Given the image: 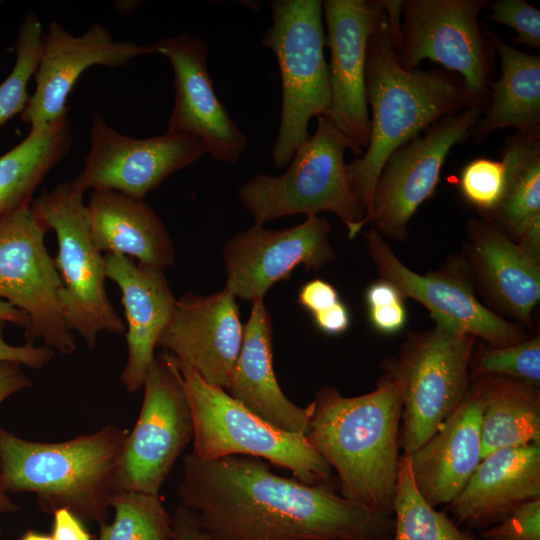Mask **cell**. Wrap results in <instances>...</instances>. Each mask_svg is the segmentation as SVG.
I'll list each match as a JSON object with an SVG mask.
<instances>
[{
  "label": "cell",
  "instance_id": "31",
  "mask_svg": "<svg viewBox=\"0 0 540 540\" xmlns=\"http://www.w3.org/2000/svg\"><path fill=\"white\" fill-rule=\"evenodd\" d=\"M391 540H476L445 513L430 506L418 492L411 474L409 455L399 459Z\"/></svg>",
  "mask_w": 540,
  "mask_h": 540
},
{
  "label": "cell",
  "instance_id": "7",
  "mask_svg": "<svg viewBox=\"0 0 540 540\" xmlns=\"http://www.w3.org/2000/svg\"><path fill=\"white\" fill-rule=\"evenodd\" d=\"M269 6L272 23L262 34L261 45L274 53L282 83L280 124L271 158L276 168H284L309 139V121L328 114L329 70L322 1L274 0Z\"/></svg>",
  "mask_w": 540,
  "mask_h": 540
},
{
  "label": "cell",
  "instance_id": "39",
  "mask_svg": "<svg viewBox=\"0 0 540 540\" xmlns=\"http://www.w3.org/2000/svg\"><path fill=\"white\" fill-rule=\"evenodd\" d=\"M297 301L301 307L314 315L330 308L340 301V298L332 284L321 279H314L301 287Z\"/></svg>",
  "mask_w": 540,
  "mask_h": 540
},
{
  "label": "cell",
  "instance_id": "11",
  "mask_svg": "<svg viewBox=\"0 0 540 540\" xmlns=\"http://www.w3.org/2000/svg\"><path fill=\"white\" fill-rule=\"evenodd\" d=\"M485 0H406L395 53L406 70L429 59L457 72L474 103L487 106L493 45L478 16Z\"/></svg>",
  "mask_w": 540,
  "mask_h": 540
},
{
  "label": "cell",
  "instance_id": "15",
  "mask_svg": "<svg viewBox=\"0 0 540 540\" xmlns=\"http://www.w3.org/2000/svg\"><path fill=\"white\" fill-rule=\"evenodd\" d=\"M207 153L197 138L167 134L129 137L111 128L95 113L90 129V150L74 182L86 190H112L142 199L167 177Z\"/></svg>",
  "mask_w": 540,
  "mask_h": 540
},
{
  "label": "cell",
  "instance_id": "14",
  "mask_svg": "<svg viewBox=\"0 0 540 540\" xmlns=\"http://www.w3.org/2000/svg\"><path fill=\"white\" fill-rule=\"evenodd\" d=\"M330 50V108L326 117L360 157L370 135L366 95V58L371 36L386 21L380 1H322Z\"/></svg>",
  "mask_w": 540,
  "mask_h": 540
},
{
  "label": "cell",
  "instance_id": "42",
  "mask_svg": "<svg viewBox=\"0 0 540 540\" xmlns=\"http://www.w3.org/2000/svg\"><path fill=\"white\" fill-rule=\"evenodd\" d=\"M54 540H93L82 525V521L68 509H58L53 513Z\"/></svg>",
  "mask_w": 540,
  "mask_h": 540
},
{
  "label": "cell",
  "instance_id": "28",
  "mask_svg": "<svg viewBox=\"0 0 540 540\" xmlns=\"http://www.w3.org/2000/svg\"><path fill=\"white\" fill-rule=\"evenodd\" d=\"M501 154L506 187L490 216L513 233L518 244L540 256V130L516 132Z\"/></svg>",
  "mask_w": 540,
  "mask_h": 540
},
{
  "label": "cell",
  "instance_id": "41",
  "mask_svg": "<svg viewBox=\"0 0 540 540\" xmlns=\"http://www.w3.org/2000/svg\"><path fill=\"white\" fill-rule=\"evenodd\" d=\"M316 327L328 335L344 333L350 326V313L340 300L330 308L312 315Z\"/></svg>",
  "mask_w": 540,
  "mask_h": 540
},
{
  "label": "cell",
  "instance_id": "43",
  "mask_svg": "<svg viewBox=\"0 0 540 540\" xmlns=\"http://www.w3.org/2000/svg\"><path fill=\"white\" fill-rule=\"evenodd\" d=\"M21 366L15 362H0V404L10 395L32 386Z\"/></svg>",
  "mask_w": 540,
  "mask_h": 540
},
{
  "label": "cell",
  "instance_id": "34",
  "mask_svg": "<svg viewBox=\"0 0 540 540\" xmlns=\"http://www.w3.org/2000/svg\"><path fill=\"white\" fill-rule=\"evenodd\" d=\"M470 379L481 376H503L535 386L540 383V338L491 347L482 344L469 366Z\"/></svg>",
  "mask_w": 540,
  "mask_h": 540
},
{
  "label": "cell",
  "instance_id": "10",
  "mask_svg": "<svg viewBox=\"0 0 540 540\" xmlns=\"http://www.w3.org/2000/svg\"><path fill=\"white\" fill-rule=\"evenodd\" d=\"M141 409L119 456L114 492L159 496L177 459L193 440L194 424L174 357L155 355L144 385Z\"/></svg>",
  "mask_w": 540,
  "mask_h": 540
},
{
  "label": "cell",
  "instance_id": "33",
  "mask_svg": "<svg viewBox=\"0 0 540 540\" xmlns=\"http://www.w3.org/2000/svg\"><path fill=\"white\" fill-rule=\"evenodd\" d=\"M43 29L34 12L22 19L16 39V61L12 71L0 84V126L22 113L30 96L27 86L35 75L42 51Z\"/></svg>",
  "mask_w": 540,
  "mask_h": 540
},
{
  "label": "cell",
  "instance_id": "6",
  "mask_svg": "<svg viewBox=\"0 0 540 540\" xmlns=\"http://www.w3.org/2000/svg\"><path fill=\"white\" fill-rule=\"evenodd\" d=\"M175 359V358H174ZM182 376L193 424V451L202 460L251 456L292 472L308 485H328L332 468L305 433H291L263 420L225 389L205 382L175 359Z\"/></svg>",
  "mask_w": 540,
  "mask_h": 540
},
{
  "label": "cell",
  "instance_id": "44",
  "mask_svg": "<svg viewBox=\"0 0 540 540\" xmlns=\"http://www.w3.org/2000/svg\"><path fill=\"white\" fill-rule=\"evenodd\" d=\"M172 526V540H212L196 524L192 513L182 505H179L174 511Z\"/></svg>",
  "mask_w": 540,
  "mask_h": 540
},
{
  "label": "cell",
  "instance_id": "50",
  "mask_svg": "<svg viewBox=\"0 0 540 540\" xmlns=\"http://www.w3.org/2000/svg\"><path fill=\"white\" fill-rule=\"evenodd\" d=\"M387 540H391V538H390V539H387Z\"/></svg>",
  "mask_w": 540,
  "mask_h": 540
},
{
  "label": "cell",
  "instance_id": "40",
  "mask_svg": "<svg viewBox=\"0 0 540 540\" xmlns=\"http://www.w3.org/2000/svg\"><path fill=\"white\" fill-rule=\"evenodd\" d=\"M368 315L374 329L383 334L399 332L407 320L404 301L383 307L369 308Z\"/></svg>",
  "mask_w": 540,
  "mask_h": 540
},
{
  "label": "cell",
  "instance_id": "25",
  "mask_svg": "<svg viewBox=\"0 0 540 540\" xmlns=\"http://www.w3.org/2000/svg\"><path fill=\"white\" fill-rule=\"evenodd\" d=\"M90 233L105 254H119L164 271L175 262L171 236L142 199L112 190H92L86 204Z\"/></svg>",
  "mask_w": 540,
  "mask_h": 540
},
{
  "label": "cell",
  "instance_id": "48",
  "mask_svg": "<svg viewBox=\"0 0 540 540\" xmlns=\"http://www.w3.org/2000/svg\"><path fill=\"white\" fill-rule=\"evenodd\" d=\"M20 540H54L52 535L41 534L38 532L27 531Z\"/></svg>",
  "mask_w": 540,
  "mask_h": 540
},
{
  "label": "cell",
  "instance_id": "4",
  "mask_svg": "<svg viewBox=\"0 0 540 540\" xmlns=\"http://www.w3.org/2000/svg\"><path fill=\"white\" fill-rule=\"evenodd\" d=\"M128 431L109 423L62 442L29 441L0 426V475L7 492H30L46 513L68 509L107 523L116 465Z\"/></svg>",
  "mask_w": 540,
  "mask_h": 540
},
{
  "label": "cell",
  "instance_id": "18",
  "mask_svg": "<svg viewBox=\"0 0 540 540\" xmlns=\"http://www.w3.org/2000/svg\"><path fill=\"white\" fill-rule=\"evenodd\" d=\"M365 239L367 252L381 279L395 286L404 300L410 298L421 303L433 320L446 321L481 338L491 347H505L526 340L516 324L482 305L460 274L451 270L418 274L398 259L375 228L365 233Z\"/></svg>",
  "mask_w": 540,
  "mask_h": 540
},
{
  "label": "cell",
  "instance_id": "51",
  "mask_svg": "<svg viewBox=\"0 0 540 540\" xmlns=\"http://www.w3.org/2000/svg\"><path fill=\"white\" fill-rule=\"evenodd\" d=\"M0 3H2V1H0Z\"/></svg>",
  "mask_w": 540,
  "mask_h": 540
},
{
  "label": "cell",
  "instance_id": "19",
  "mask_svg": "<svg viewBox=\"0 0 540 540\" xmlns=\"http://www.w3.org/2000/svg\"><path fill=\"white\" fill-rule=\"evenodd\" d=\"M146 54H153L150 45L115 41L104 25L92 24L83 34L74 36L59 23L51 22L42 35L36 86L21 113L22 121L31 128L67 117L69 94L85 70L94 65L117 68Z\"/></svg>",
  "mask_w": 540,
  "mask_h": 540
},
{
  "label": "cell",
  "instance_id": "23",
  "mask_svg": "<svg viewBox=\"0 0 540 540\" xmlns=\"http://www.w3.org/2000/svg\"><path fill=\"white\" fill-rule=\"evenodd\" d=\"M540 498V444L501 448L482 458L448 505L456 524L486 529Z\"/></svg>",
  "mask_w": 540,
  "mask_h": 540
},
{
  "label": "cell",
  "instance_id": "46",
  "mask_svg": "<svg viewBox=\"0 0 540 540\" xmlns=\"http://www.w3.org/2000/svg\"><path fill=\"white\" fill-rule=\"evenodd\" d=\"M0 321L20 326L24 329L28 325L27 315L3 300H0Z\"/></svg>",
  "mask_w": 540,
  "mask_h": 540
},
{
  "label": "cell",
  "instance_id": "20",
  "mask_svg": "<svg viewBox=\"0 0 540 540\" xmlns=\"http://www.w3.org/2000/svg\"><path fill=\"white\" fill-rule=\"evenodd\" d=\"M236 299L226 289L207 296L185 293L176 299L157 347L225 389L244 336Z\"/></svg>",
  "mask_w": 540,
  "mask_h": 540
},
{
  "label": "cell",
  "instance_id": "24",
  "mask_svg": "<svg viewBox=\"0 0 540 540\" xmlns=\"http://www.w3.org/2000/svg\"><path fill=\"white\" fill-rule=\"evenodd\" d=\"M225 390L273 426L306 434L314 403L300 407L291 402L279 386L273 367L272 319L263 300L252 303L242 346Z\"/></svg>",
  "mask_w": 540,
  "mask_h": 540
},
{
  "label": "cell",
  "instance_id": "3",
  "mask_svg": "<svg viewBox=\"0 0 540 540\" xmlns=\"http://www.w3.org/2000/svg\"><path fill=\"white\" fill-rule=\"evenodd\" d=\"M366 95L371 109L368 146L346 164V170L351 189L365 208L367 224L375 186L389 156L444 116L477 103L451 72L403 68L388 19L369 40Z\"/></svg>",
  "mask_w": 540,
  "mask_h": 540
},
{
  "label": "cell",
  "instance_id": "5",
  "mask_svg": "<svg viewBox=\"0 0 540 540\" xmlns=\"http://www.w3.org/2000/svg\"><path fill=\"white\" fill-rule=\"evenodd\" d=\"M317 120L315 133L296 150L284 174L259 172L238 189V197L257 224L328 211L343 221L353 239L366 225V211L348 180V147L326 116Z\"/></svg>",
  "mask_w": 540,
  "mask_h": 540
},
{
  "label": "cell",
  "instance_id": "16",
  "mask_svg": "<svg viewBox=\"0 0 540 540\" xmlns=\"http://www.w3.org/2000/svg\"><path fill=\"white\" fill-rule=\"evenodd\" d=\"M330 230L328 220L316 215L288 228L273 230L255 223L235 234L223 248L224 289L253 303L300 265L307 271L320 270L336 258Z\"/></svg>",
  "mask_w": 540,
  "mask_h": 540
},
{
  "label": "cell",
  "instance_id": "1",
  "mask_svg": "<svg viewBox=\"0 0 540 540\" xmlns=\"http://www.w3.org/2000/svg\"><path fill=\"white\" fill-rule=\"evenodd\" d=\"M177 489L212 540H387L393 514L355 504L328 485L274 473L251 456L183 458Z\"/></svg>",
  "mask_w": 540,
  "mask_h": 540
},
{
  "label": "cell",
  "instance_id": "2",
  "mask_svg": "<svg viewBox=\"0 0 540 540\" xmlns=\"http://www.w3.org/2000/svg\"><path fill=\"white\" fill-rule=\"evenodd\" d=\"M313 403L306 438L336 471L339 495L393 514L401 455L400 383L384 373L374 390L354 397L326 386Z\"/></svg>",
  "mask_w": 540,
  "mask_h": 540
},
{
  "label": "cell",
  "instance_id": "17",
  "mask_svg": "<svg viewBox=\"0 0 540 540\" xmlns=\"http://www.w3.org/2000/svg\"><path fill=\"white\" fill-rule=\"evenodd\" d=\"M150 47L170 62L174 73L175 100L165 133L195 137L213 159L236 163L247 139L216 95L207 66L208 44L182 33Z\"/></svg>",
  "mask_w": 540,
  "mask_h": 540
},
{
  "label": "cell",
  "instance_id": "35",
  "mask_svg": "<svg viewBox=\"0 0 540 540\" xmlns=\"http://www.w3.org/2000/svg\"><path fill=\"white\" fill-rule=\"evenodd\" d=\"M506 187L503 162L476 158L468 162L459 176L463 198L479 211L491 215L500 205Z\"/></svg>",
  "mask_w": 540,
  "mask_h": 540
},
{
  "label": "cell",
  "instance_id": "29",
  "mask_svg": "<svg viewBox=\"0 0 540 540\" xmlns=\"http://www.w3.org/2000/svg\"><path fill=\"white\" fill-rule=\"evenodd\" d=\"M470 380L482 402V458L501 448L540 444L539 386L503 376Z\"/></svg>",
  "mask_w": 540,
  "mask_h": 540
},
{
  "label": "cell",
  "instance_id": "13",
  "mask_svg": "<svg viewBox=\"0 0 540 540\" xmlns=\"http://www.w3.org/2000/svg\"><path fill=\"white\" fill-rule=\"evenodd\" d=\"M485 110L469 104L430 126L397 148L378 177L368 222L385 237L403 241L417 209L429 199L440 180L445 159L458 143L464 142Z\"/></svg>",
  "mask_w": 540,
  "mask_h": 540
},
{
  "label": "cell",
  "instance_id": "9",
  "mask_svg": "<svg viewBox=\"0 0 540 540\" xmlns=\"http://www.w3.org/2000/svg\"><path fill=\"white\" fill-rule=\"evenodd\" d=\"M31 208L44 228L56 235L58 250L53 259L67 328L91 349L102 332L125 333V323L107 294L105 257L90 233L84 191L74 180L66 181L43 192Z\"/></svg>",
  "mask_w": 540,
  "mask_h": 540
},
{
  "label": "cell",
  "instance_id": "27",
  "mask_svg": "<svg viewBox=\"0 0 540 540\" xmlns=\"http://www.w3.org/2000/svg\"><path fill=\"white\" fill-rule=\"evenodd\" d=\"M500 58L499 78L490 84V104L469 136L481 142L502 128L540 130V57L508 44L486 29Z\"/></svg>",
  "mask_w": 540,
  "mask_h": 540
},
{
  "label": "cell",
  "instance_id": "45",
  "mask_svg": "<svg viewBox=\"0 0 540 540\" xmlns=\"http://www.w3.org/2000/svg\"><path fill=\"white\" fill-rule=\"evenodd\" d=\"M365 300L369 309L402 302L404 298L395 286L381 279L367 288Z\"/></svg>",
  "mask_w": 540,
  "mask_h": 540
},
{
  "label": "cell",
  "instance_id": "21",
  "mask_svg": "<svg viewBox=\"0 0 540 540\" xmlns=\"http://www.w3.org/2000/svg\"><path fill=\"white\" fill-rule=\"evenodd\" d=\"M106 277L121 292L125 312L127 360L120 374L125 389L143 388L155 358L158 339L167 326L176 302L164 271L138 264L119 255L105 254Z\"/></svg>",
  "mask_w": 540,
  "mask_h": 540
},
{
  "label": "cell",
  "instance_id": "38",
  "mask_svg": "<svg viewBox=\"0 0 540 540\" xmlns=\"http://www.w3.org/2000/svg\"><path fill=\"white\" fill-rule=\"evenodd\" d=\"M7 323L0 321V362H15L33 369L45 367L55 356V351L45 345L25 343L11 345L3 337Z\"/></svg>",
  "mask_w": 540,
  "mask_h": 540
},
{
  "label": "cell",
  "instance_id": "8",
  "mask_svg": "<svg viewBox=\"0 0 540 540\" xmlns=\"http://www.w3.org/2000/svg\"><path fill=\"white\" fill-rule=\"evenodd\" d=\"M410 333L398 355L381 367L402 389L399 446L411 454L455 411L470 386L469 366L476 337L446 321Z\"/></svg>",
  "mask_w": 540,
  "mask_h": 540
},
{
  "label": "cell",
  "instance_id": "49",
  "mask_svg": "<svg viewBox=\"0 0 540 540\" xmlns=\"http://www.w3.org/2000/svg\"><path fill=\"white\" fill-rule=\"evenodd\" d=\"M1 533H2V530H1V528H0V538H1Z\"/></svg>",
  "mask_w": 540,
  "mask_h": 540
},
{
  "label": "cell",
  "instance_id": "32",
  "mask_svg": "<svg viewBox=\"0 0 540 540\" xmlns=\"http://www.w3.org/2000/svg\"><path fill=\"white\" fill-rule=\"evenodd\" d=\"M114 517L100 526L96 540H172V516L159 496L134 491L114 492Z\"/></svg>",
  "mask_w": 540,
  "mask_h": 540
},
{
  "label": "cell",
  "instance_id": "47",
  "mask_svg": "<svg viewBox=\"0 0 540 540\" xmlns=\"http://www.w3.org/2000/svg\"><path fill=\"white\" fill-rule=\"evenodd\" d=\"M2 477L0 475V514L15 512L19 507L7 495Z\"/></svg>",
  "mask_w": 540,
  "mask_h": 540
},
{
  "label": "cell",
  "instance_id": "26",
  "mask_svg": "<svg viewBox=\"0 0 540 540\" xmlns=\"http://www.w3.org/2000/svg\"><path fill=\"white\" fill-rule=\"evenodd\" d=\"M469 232L473 258L490 295L510 314L530 323L540 299V256L487 223L471 220Z\"/></svg>",
  "mask_w": 540,
  "mask_h": 540
},
{
  "label": "cell",
  "instance_id": "30",
  "mask_svg": "<svg viewBox=\"0 0 540 540\" xmlns=\"http://www.w3.org/2000/svg\"><path fill=\"white\" fill-rule=\"evenodd\" d=\"M72 130L68 116L31 127L28 135L0 156V218L31 205L35 189L68 153Z\"/></svg>",
  "mask_w": 540,
  "mask_h": 540
},
{
  "label": "cell",
  "instance_id": "22",
  "mask_svg": "<svg viewBox=\"0 0 540 540\" xmlns=\"http://www.w3.org/2000/svg\"><path fill=\"white\" fill-rule=\"evenodd\" d=\"M482 402L471 382L467 394L437 431L409 455L411 474L433 508L449 505L482 460Z\"/></svg>",
  "mask_w": 540,
  "mask_h": 540
},
{
  "label": "cell",
  "instance_id": "36",
  "mask_svg": "<svg viewBox=\"0 0 540 540\" xmlns=\"http://www.w3.org/2000/svg\"><path fill=\"white\" fill-rule=\"evenodd\" d=\"M492 21L513 28L515 42L531 48L540 47V10L524 0H498L490 4Z\"/></svg>",
  "mask_w": 540,
  "mask_h": 540
},
{
  "label": "cell",
  "instance_id": "12",
  "mask_svg": "<svg viewBox=\"0 0 540 540\" xmlns=\"http://www.w3.org/2000/svg\"><path fill=\"white\" fill-rule=\"evenodd\" d=\"M46 232L31 205L0 218V300L27 315L26 343L40 340L55 352L70 355L76 341L64 320L61 281L45 245Z\"/></svg>",
  "mask_w": 540,
  "mask_h": 540
},
{
  "label": "cell",
  "instance_id": "37",
  "mask_svg": "<svg viewBox=\"0 0 540 540\" xmlns=\"http://www.w3.org/2000/svg\"><path fill=\"white\" fill-rule=\"evenodd\" d=\"M482 540H540V498L524 503L502 521L481 530Z\"/></svg>",
  "mask_w": 540,
  "mask_h": 540
}]
</instances>
